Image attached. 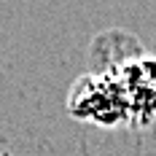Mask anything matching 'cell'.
Masks as SVG:
<instances>
[{
  "mask_svg": "<svg viewBox=\"0 0 156 156\" xmlns=\"http://www.w3.org/2000/svg\"><path fill=\"white\" fill-rule=\"evenodd\" d=\"M137 67H140L143 83H145V86H151V89L156 92V57H145V59H140Z\"/></svg>",
  "mask_w": 156,
  "mask_h": 156,
  "instance_id": "cell-2",
  "label": "cell"
},
{
  "mask_svg": "<svg viewBox=\"0 0 156 156\" xmlns=\"http://www.w3.org/2000/svg\"><path fill=\"white\" fill-rule=\"evenodd\" d=\"M70 113L100 124H116L129 113V94L119 78H78L70 92Z\"/></svg>",
  "mask_w": 156,
  "mask_h": 156,
  "instance_id": "cell-1",
  "label": "cell"
}]
</instances>
